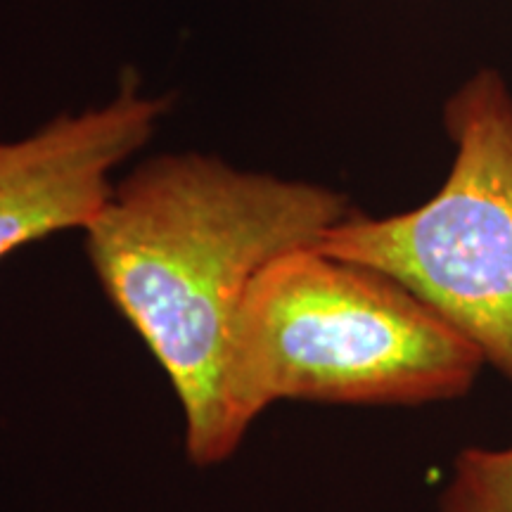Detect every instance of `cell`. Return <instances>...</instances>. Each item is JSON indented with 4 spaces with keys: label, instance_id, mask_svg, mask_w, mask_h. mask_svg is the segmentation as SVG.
Here are the masks:
<instances>
[{
    "label": "cell",
    "instance_id": "6da1fadb",
    "mask_svg": "<svg viewBox=\"0 0 512 512\" xmlns=\"http://www.w3.org/2000/svg\"><path fill=\"white\" fill-rule=\"evenodd\" d=\"M347 216L344 195L325 185L188 152L138 166L86 228L102 290L174 387L195 465L223 463L247 437L230 399V363L256 275L316 247Z\"/></svg>",
    "mask_w": 512,
    "mask_h": 512
},
{
    "label": "cell",
    "instance_id": "7a4b0ae2",
    "mask_svg": "<svg viewBox=\"0 0 512 512\" xmlns=\"http://www.w3.org/2000/svg\"><path fill=\"white\" fill-rule=\"evenodd\" d=\"M486 366L472 342L375 268L304 247L249 287L230 363L249 432L278 401L420 406L460 399Z\"/></svg>",
    "mask_w": 512,
    "mask_h": 512
},
{
    "label": "cell",
    "instance_id": "3957f363",
    "mask_svg": "<svg viewBox=\"0 0 512 512\" xmlns=\"http://www.w3.org/2000/svg\"><path fill=\"white\" fill-rule=\"evenodd\" d=\"M446 121L456 155L432 200L384 219L349 214L316 247L394 278L512 384V93L479 72Z\"/></svg>",
    "mask_w": 512,
    "mask_h": 512
},
{
    "label": "cell",
    "instance_id": "277c9868",
    "mask_svg": "<svg viewBox=\"0 0 512 512\" xmlns=\"http://www.w3.org/2000/svg\"><path fill=\"white\" fill-rule=\"evenodd\" d=\"M169 98L140 93L133 72L107 105L60 114L36 133L0 143V261L31 242L86 230L112 195L110 174L155 133Z\"/></svg>",
    "mask_w": 512,
    "mask_h": 512
},
{
    "label": "cell",
    "instance_id": "5b68a950",
    "mask_svg": "<svg viewBox=\"0 0 512 512\" xmlns=\"http://www.w3.org/2000/svg\"><path fill=\"white\" fill-rule=\"evenodd\" d=\"M437 512H512V446L460 451Z\"/></svg>",
    "mask_w": 512,
    "mask_h": 512
}]
</instances>
